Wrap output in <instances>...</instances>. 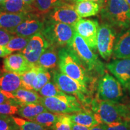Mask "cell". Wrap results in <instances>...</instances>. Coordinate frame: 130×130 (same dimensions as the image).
Wrapping results in <instances>:
<instances>
[{"label":"cell","mask_w":130,"mask_h":130,"mask_svg":"<svg viewBox=\"0 0 130 130\" xmlns=\"http://www.w3.org/2000/svg\"><path fill=\"white\" fill-rule=\"evenodd\" d=\"M19 106L15 104L9 103L0 104V114L5 115H18Z\"/></svg>","instance_id":"cell-34"},{"label":"cell","mask_w":130,"mask_h":130,"mask_svg":"<svg viewBox=\"0 0 130 130\" xmlns=\"http://www.w3.org/2000/svg\"><path fill=\"white\" fill-rule=\"evenodd\" d=\"M123 97L122 85L118 79L106 72L98 83L97 98L107 101L119 102Z\"/></svg>","instance_id":"cell-8"},{"label":"cell","mask_w":130,"mask_h":130,"mask_svg":"<svg viewBox=\"0 0 130 130\" xmlns=\"http://www.w3.org/2000/svg\"><path fill=\"white\" fill-rule=\"evenodd\" d=\"M30 37H21L14 35L9 42L6 47L12 52L21 51L28 44Z\"/></svg>","instance_id":"cell-29"},{"label":"cell","mask_w":130,"mask_h":130,"mask_svg":"<svg viewBox=\"0 0 130 130\" xmlns=\"http://www.w3.org/2000/svg\"><path fill=\"white\" fill-rule=\"evenodd\" d=\"M4 103H9L18 105L13 94L0 89V104Z\"/></svg>","instance_id":"cell-36"},{"label":"cell","mask_w":130,"mask_h":130,"mask_svg":"<svg viewBox=\"0 0 130 130\" xmlns=\"http://www.w3.org/2000/svg\"><path fill=\"white\" fill-rule=\"evenodd\" d=\"M46 111H49L46 107L40 104H28L19 107L18 115L21 118L30 120L39 114Z\"/></svg>","instance_id":"cell-24"},{"label":"cell","mask_w":130,"mask_h":130,"mask_svg":"<svg viewBox=\"0 0 130 130\" xmlns=\"http://www.w3.org/2000/svg\"><path fill=\"white\" fill-rule=\"evenodd\" d=\"M75 32L74 26L45 19L41 33L50 45L62 48L71 45Z\"/></svg>","instance_id":"cell-4"},{"label":"cell","mask_w":130,"mask_h":130,"mask_svg":"<svg viewBox=\"0 0 130 130\" xmlns=\"http://www.w3.org/2000/svg\"><path fill=\"white\" fill-rule=\"evenodd\" d=\"M0 10L13 13L36 12L33 6L27 4L23 0H7L0 5Z\"/></svg>","instance_id":"cell-20"},{"label":"cell","mask_w":130,"mask_h":130,"mask_svg":"<svg viewBox=\"0 0 130 130\" xmlns=\"http://www.w3.org/2000/svg\"><path fill=\"white\" fill-rule=\"evenodd\" d=\"M107 68L123 88L130 91V58H118L108 63Z\"/></svg>","instance_id":"cell-14"},{"label":"cell","mask_w":130,"mask_h":130,"mask_svg":"<svg viewBox=\"0 0 130 130\" xmlns=\"http://www.w3.org/2000/svg\"><path fill=\"white\" fill-rule=\"evenodd\" d=\"M43 15L37 12L28 13L27 18L16 27L11 33L21 37H31L38 32H41L45 21Z\"/></svg>","instance_id":"cell-10"},{"label":"cell","mask_w":130,"mask_h":130,"mask_svg":"<svg viewBox=\"0 0 130 130\" xmlns=\"http://www.w3.org/2000/svg\"><path fill=\"white\" fill-rule=\"evenodd\" d=\"M60 114L46 111L39 114L35 118L31 119L30 121L35 122L45 128L53 127L57 120L59 118Z\"/></svg>","instance_id":"cell-25"},{"label":"cell","mask_w":130,"mask_h":130,"mask_svg":"<svg viewBox=\"0 0 130 130\" xmlns=\"http://www.w3.org/2000/svg\"><path fill=\"white\" fill-rule=\"evenodd\" d=\"M126 2H127L128 4L129 5V7H130V0H126Z\"/></svg>","instance_id":"cell-44"},{"label":"cell","mask_w":130,"mask_h":130,"mask_svg":"<svg viewBox=\"0 0 130 130\" xmlns=\"http://www.w3.org/2000/svg\"><path fill=\"white\" fill-rule=\"evenodd\" d=\"M101 17L113 27L127 28L130 25V7L126 0H105Z\"/></svg>","instance_id":"cell-3"},{"label":"cell","mask_w":130,"mask_h":130,"mask_svg":"<svg viewBox=\"0 0 130 130\" xmlns=\"http://www.w3.org/2000/svg\"><path fill=\"white\" fill-rule=\"evenodd\" d=\"M51 46L41 32L30 37L28 44L20 51L31 64L36 66L40 57L45 50Z\"/></svg>","instance_id":"cell-12"},{"label":"cell","mask_w":130,"mask_h":130,"mask_svg":"<svg viewBox=\"0 0 130 130\" xmlns=\"http://www.w3.org/2000/svg\"><path fill=\"white\" fill-rule=\"evenodd\" d=\"M69 47L74 52L87 71H94L103 74L104 70L102 63L77 32Z\"/></svg>","instance_id":"cell-5"},{"label":"cell","mask_w":130,"mask_h":130,"mask_svg":"<svg viewBox=\"0 0 130 130\" xmlns=\"http://www.w3.org/2000/svg\"><path fill=\"white\" fill-rule=\"evenodd\" d=\"M13 94L19 107L28 104H39L40 100L42 98V96L37 93L36 91L27 90L22 87Z\"/></svg>","instance_id":"cell-21"},{"label":"cell","mask_w":130,"mask_h":130,"mask_svg":"<svg viewBox=\"0 0 130 130\" xmlns=\"http://www.w3.org/2000/svg\"><path fill=\"white\" fill-rule=\"evenodd\" d=\"M12 118L19 130H46V128L35 122L13 115Z\"/></svg>","instance_id":"cell-27"},{"label":"cell","mask_w":130,"mask_h":130,"mask_svg":"<svg viewBox=\"0 0 130 130\" xmlns=\"http://www.w3.org/2000/svg\"><path fill=\"white\" fill-rule=\"evenodd\" d=\"M105 130H130V121H123L105 124Z\"/></svg>","instance_id":"cell-35"},{"label":"cell","mask_w":130,"mask_h":130,"mask_svg":"<svg viewBox=\"0 0 130 130\" xmlns=\"http://www.w3.org/2000/svg\"><path fill=\"white\" fill-rule=\"evenodd\" d=\"M51 78V74L48 69L38 66L37 75L32 83L33 90L39 92L45 84L50 81Z\"/></svg>","instance_id":"cell-26"},{"label":"cell","mask_w":130,"mask_h":130,"mask_svg":"<svg viewBox=\"0 0 130 130\" xmlns=\"http://www.w3.org/2000/svg\"><path fill=\"white\" fill-rule=\"evenodd\" d=\"M39 104L53 113L71 114L83 110L80 101L77 97L65 93L58 97H42Z\"/></svg>","instance_id":"cell-6"},{"label":"cell","mask_w":130,"mask_h":130,"mask_svg":"<svg viewBox=\"0 0 130 130\" xmlns=\"http://www.w3.org/2000/svg\"><path fill=\"white\" fill-rule=\"evenodd\" d=\"M63 1H65V2H67V3H71V4H75L77 3V0H63Z\"/></svg>","instance_id":"cell-43"},{"label":"cell","mask_w":130,"mask_h":130,"mask_svg":"<svg viewBox=\"0 0 130 130\" xmlns=\"http://www.w3.org/2000/svg\"><path fill=\"white\" fill-rule=\"evenodd\" d=\"M63 0H35L33 6L36 12L42 14H47L57 5Z\"/></svg>","instance_id":"cell-28"},{"label":"cell","mask_w":130,"mask_h":130,"mask_svg":"<svg viewBox=\"0 0 130 130\" xmlns=\"http://www.w3.org/2000/svg\"><path fill=\"white\" fill-rule=\"evenodd\" d=\"M71 124L69 114H60L52 128L53 130H71Z\"/></svg>","instance_id":"cell-32"},{"label":"cell","mask_w":130,"mask_h":130,"mask_svg":"<svg viewBox=\"0 0 130 130\" xmlns=\"http://www.w3.org/2000/svg\"><path fill=\"white\" fill-rule=\"evenodd\" d=\"M116 32L113 26L104 22L99 27L97 37V50L101 57L108 60L113 54Z\"/></svg>","instance_id":"cell-9"},{"label":"cell","mask_w":130,"mask_h":130,"mask_svg":"<svg viewBox=\"0 0 130 130\" xmlns=\"http://www.w3.org/2000/svg\"><path fill=\"white\" fill-rule=\"evenodd\" d=\"M0 130H19L12 116L0 114Z\"/></svg>","instance_id":"cell-33"},{"label":"cell","mask_w":130,"mask_h":130,"mask_svg":"<svg viewBox=\"0 0 130 130\" xmlns=\"http://www.w3.org/2000/svg\"><path fill=\"white\" fill-rule=\"evenodd\" d=\"M90 130H105L104 123H98L91 128Z\"/></svg>","instance_id":"cell-40"},{"label":"cell","mask_w":130,"mask_h":130,"mask_svg":"<svg viewBox=\"0 0 130 130\" xmlns=\"http://www.w3.org/2000/svg\"><path fill=\"white\" fill-rule=\"evenodd\" d=\"M28 13H13L0 10V28L12 32L16 27L27 18Z\"/></svg>","instance_id":"cell-16"},{"label":"cell","mask_w":130,"mask_h":130,"mask_svg":"<svg viewBox=\"0 0 130 130\" xmlns=\"http://www.w3.org/2000/svg\"><path fill=\"white\" fill-rule=\"evenodd\" d=\"M99 27L100 25L97 21L81 18L74 25L76 32L85 40L93 51L97 50V37Z\"/></svg>","instance_id":"cell-13"},{"label":"cell","mask_w":130,"mask_h":130,"mask_svg":"<svg viewBox=\"0 0 130 130\" xmlns=\"http://www.w3.org/2000/svg\"><path fill=\"white\" fill-rule=\"evenodd\" d=\"M90 128L87 127L86 126L81 125L77 124L74 122H72L71 124V130H90Z\"/></svg>","instance_id":"cell-39"},{"label":"cell","mask_w":130,"mask_h":130,"mask_svg":"<svg viewBox=\"0 0 130 130\" xmlns=\"http://www.w3.org/2000/svg\"><path fill=\"white\" fill-rule=\"evenodd\" d=\"M58 56L57 47L51 45L43 52L37 61L36 66L46 69L56 68L58 64Z\"/></svg>","instance_id":"cell-19"},{"label":"cell","mask_w":130,"mask_h":130,"mask_svg":"<svg viewBox=\"0 0 130 130\" xmlns=\"http://www.w3.org/2000/svg\"><path fill=\"white\" fill-rule=\"evenodd\" d=\"M5 1V0H0V5L3 3Z\"/></svg>","instance_id":"cell-45"},{"label":"cell","mask_w":130,"mask_h":130,"mask_svg":"<svg viewBox=\"0 0 130 130\" xmlns=\"http://www.w3.org/2000/svg\"><path fill=\"white\" fill-rule=\"evenodd\" d=\"M48 20L74 26L81 18L77 13L75 4L62 1L48 13Z\"/></svg>","instance_id":"cell-11"},{"label":"cell","mask_w":130,"mask_h":130,"mask_svg":"<svg viewBox=\"0 0 130 130\" xmlns=\"http://www.w3.org/2000/svg\"><path fill=\"white\" fill-rule=\"evenodd\" d=\"M60 71L86 87L90 81L87 70L69 47L60 48L58 51Z\"/></svg>","instance_id":"cell-2"},{"label":"cell","mask_w":130,"mask_h":130,"mask_svg":"<svg viewBox=\"0 0 130 130\" xmlns=\"http://www.w3.org/2000/svg\"><path fill=\"white\" fill-rule=\"evenodd\" d=\"M75 9L81 18H87L96 15L100 12L101 7L94 1L84 0L75 3Z\"/></svg>","instance_id":"cell-23"},{"label":"cell","mask_w":130,"mask_h":130,"mask_svg":"<svg viewBox=\"0 0 130 130\" xmlns=\"http://www.w3.org/2000/svg\"><path fill=\"white\" fill-rule=\"evenodd\" d=\"M92 109L99 123L130 121V109L119 102L100 100L96 98L92 101Z\"/></svg>","instance_id":"cell-1"},{"label":"cell","mask_w":130,"mask_h":130,"mask_svg":"<svg viewBox=\"0 0 130 130\" xmlns=\"http://www.w3.org/2000/svg\"><path fill=\"white\" fill-rule=\"evenodd\" d=\"M70 118L72 122L90 128L99 123L93 112L89 110H81L72 113L70 115Z\"/></svg>","instance_id":"cell-22"},{"label":"cell","mask_w":130,"mask_h":130,"mask_svg":"<svg viewBox=\"0 0 130 130\" xmlns=\"http://www.w3.org/2000/svg\"><path fill=\"white\" fill-rule=\"evenodd\" d=\"M23 1L26 4L30 6H33L34 2H35V0H23Z\"/></svg>","instance_id":"cell-42"},{"label":"cell","mask_w":130,"mask_h":130,"mask_svg":"<svg viewBox=\"0 0 130 130\" xmlns=\"http://www.w3.org/2000/svg\"><path fill=\"white\" fill-rule=\"evenodd\" d=\"M7 1V0H5V1Z\"/></svg>","instance_id":"cell-47"},{"label":"cell","mask_w":130,"mask_h":130,"mask_svg":"<svg viewBox=\"0 0 130 130\" xmlns=\"http://www.w3.org/2000/svg\"><path fill=\"white\" fill-rule=\"evenodd\" d=\"M115 58H130V29L126 30L117 39L113 49Z\"/></svg>","instance_id":"cell-17"},{"label":"cell","mask_w":130,"mask_h":130,"mask_svg":"<svg viewBox=\"0 0 130 130\" xmlns=\"http://www.w3.org/2000/svg\"></svg>","instance_id":"cell-48"},{"label":"cell","mask_w":130,"mask_h":130,"mask_svg":"<svg viewBox=\"0 0 130 130\" xmlns=\"http://www.w3.org/2000/svg\"><path fill=\"white\" fill-rule=\"evenodd\" d=\"M39 93L42 97H58L64 95L65 93L62 92L54 83L49 81L40 90Z\"/></svg>","instance_id":"cell-31"},{"label":"cell","mask_w":130,"mask_h":130,"mask_svg":"<svg viewBox=\"0 0 130 130\" xmlns=\"http://www.w3.org/2000/svg\"><path fill=\"white\" fill-rule=\"evenodd\" d=\"M3 74V72H2V71H1V70H0V77H1V76L2 75V74Z\"/></svg>","instance_id":"cell-46"},{"label":"cell","mask_w":130,"mask_h":130,"mask_svg":"<svg viewBox=\"0 0 130 130\" xmlns=\"http://www.w3.org/2000/svg\"><path fill=\"white\" fill-rule=\"evenodd\" d=\"M84 1V0H77V3L79 2V1ZM88 1H94V2L97 3L98 4L100 5V6L101 7V8L103 7L104 4V3H105V0H88Z\"/></svg>","instance_id":"cell-41"},{"label":"cell","mask_w":130,"mask_h":130,"mask_svg":"<svg viewBox=\"0 0 130 130\" xmlns=\"http://www.w3.org/2000/svg\"><path fill=\"white\" fill-rule=\"evenodd\" d=\"M37 71H38V66H35L23 74L20 75L22 88L27 90H33L32 83L36 76Z\"/></svg>","instance_id":"cell-30"},{"label":"cell","mask_w":130,"mask_h":130,"mask_svg":"<svg viewBox=\"0 0 130 130\" xmlns=\"http://www.w3.org/2000/svg\"><path fill=\"white\" fill-rule=\"evenodd\" d=\"M22 87L20 75L13 72H5L0 77V89L13 93Z\"/></svg>","instance_id":"cell-18"},{"label":"cell","mask_w":130,"mask_h":130,"mask_svg":"<svg viewBox=\"0 0 130 130\" xmlns=\"http://www.w3.org/2000/svg\"><path fill=\"white\" fill-rule=\"evenodd\" d=\"M14 36L7 30L0 28V45L6 46Z\"/></svg>","instance_id":"cell-37"},{"label":"cell","mask_w":130,"mask_h":130,"mask_svg":"<svg viewBox=\"0 0 130 130\" xmlns=\"http://www.w3.org/2000/svg\"><path fill=\"white\" fill-rule=\"evenodd\" d=\"M12 52L6 48V46L0 45V57H6L9 55L11 54Z\"/></svg>","instance_id":"cell-38"},{"label":"cell","mask_w":130,"mask_h":130,"mask_svg":"<svg viewBox=\"0 0 130 130\" xmlns=\"http://www.w3.org/2000/svg\"><path fill=\"white\" fill-rule=\"evenodd\" d=\"M52 73L54 82L62 92L75 96L79 101L86 103L87 96L89 93L87 87L68 77L61 71L55 70Z\"/></svg>","instance_id":"cell-7"},{"label":"cell","mask_w":130,"mask_h":130,"mask_svg":"<svg viewBox=\"0 0 130 130\" xmlns=\"http://www.w3.org/2000/svg\"><path fill=\"white\" fill-rule=\"evenodd\" d=\"M3 70L4 72H13L20 75L23 74L35 66L29 62L22 53L10 54L6 57L3 61Z\"/></svg>","instance_id":"cell-15"}]
</instances>
